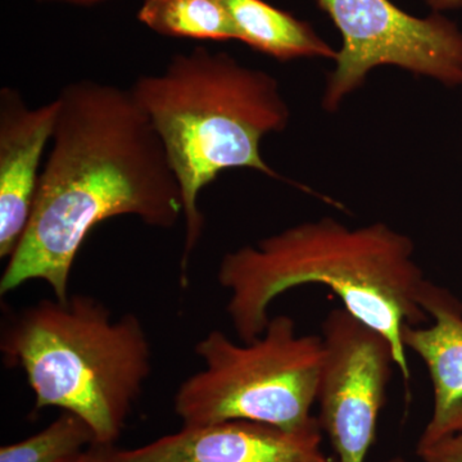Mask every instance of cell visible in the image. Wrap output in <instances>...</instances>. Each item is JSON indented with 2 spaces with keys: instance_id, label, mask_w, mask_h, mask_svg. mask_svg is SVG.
<instances>
[{
  "instance_id": "obj_1",
  "label": "cell",
  "mask_w": 462,
  "mask_h": 462,
  "mask_svg": "<svg viewBox=\"0 0 462 462\" xmlns=\"http://www.w3.org/2000/svg\"><path fill=\"white\" fill-rule=\"evenodd\" d=\"M32 217L0 279L2 296L30 281L69 297L84 240L109 218L134 216L170 230L184 199L162 142L132 89L100 81L67 84Z\"/></svg>"
},
{
  "instance_id": "obj_2",
  "label": "cell",
  "mask_w": 462,
  "mask_h": 462,
  "mask_svg": "<svg viewBox=\"0 0 462 462\" xmlns=\"http://www.w3.org/2000/svg\"><path fill=\"white\" fill-rule=\"evenodd\" d=\"M413 254L411 238L387 224L349 227L321 217L225 254L217 282L229 294L225 310L245 343L266 330L270 306L282 294L310 284L331 289L343 309L389 340L409 382L402 331L428 319L420 305L428 279Z\"/></svg>"
},
{
  "instance_id": "obj_3",
  "label": "cell",
  "mask_w": 462,
  "mask_h": 462,
  "mask_svg": "<svg viewBox=\"0 0 462 462\" xmlns=\"http://www.w3.org/2000/svg\"><path fill=\"white\" fill-rule=\"evenodd\" d=\"M130 89L153 124L180 185L185 285L188 264L205 229L200 193L230 169L254 170L287 181L263 160L261 143L287 129L291 109L269 72L205 47L173 54L161 74L141 76Z\"/></svg>"
},
{
  "instance_id": "obj_4",
  "label": "cell",
  "mask_w": 462,
  "mask_h": 462,
  "mask_svg": "<svg viewBox=\"0 0 462 462\" xmlns=\"http://www.w3.org/2000/svg\"><path fill=\"white\" fill-rule=\"evenodd\" d=\"M0 351L5 364L25 373L36 410L76 413L102 446L121 437L153 369L141 319H116L88 294L26 307L3 329Z\"/></svg>"
},
{
  "instance_id": "obj_5",
  "label": "cell",
  "mask_w": 462,
  "mask_h": 462,
  "mask_svg": "<svg viewBox=\"0 0 462 462\" xmlns=\"http://www.w3.org/2000/svg\"><path fill=\"white\" fill-rule=\"evenodd\" d=\"M205 367L181 383L173 410L184 427L227 420L285 430L312 427L324 360L321 336L300 334L293 318L270 319L252 342L211 330L194 348Z\"/></svg>"
},
{
  "instance_id": "obj_6",
  "label": "cell",
  "mask_w": 462,
  "mask_h": 462,
  "mask_svg": "<svg viewBox=\"0 0 462 462\" xmlns=\"http://www.w3.org/2000/svg\"><path fill=\"white\" fill-rule=\"evenodd\" d=\"M342 35L321 106L336 114L376 67L393 66L462 87V30L443 14L416 17L391 0H318Z\"/></svg>"
},
{
  "instance_id": "obj_7",
  "label": "cell",
  "mask_w": 462,
  "mask_h": 462,
  "mask_svg": "<svg viewBox=\"0 0 462 462\" xmlns=\"http://www.w3.org/2000/svg\"><path fill=\"white\" fill-rule=\"evenodd\" d=\"M320 336L319 424L337 460L366 462L396 366L393 346L343 307L327 315Z\"/></svg>"
},
{
  "instance_id": "obj_8",
  "label": "cell",
  "mask_w": 462,
  "mask_h": 462,
  "mask_svg": "<svg viewBox=\"0 0 462 462\" xmlns=\"http://www.w3.org/2000/svg\"><path fill=\"white\" fill-rule=\"evenodd\" d=\"M319 421L300 430L227 420L184 427L133 449L115 448L120 462H325Z\"/></svg>"
},
{
  "instance_id": "obj_9",
  "label": "cell",
  "mask_w": 462,
  "mask_h": 462,
  "mask_svg": "<svg viewBox=\"0 0 462 462\" xmlns=\"http://www.w3.org/2000/svg\"><path fill=\"white\" fill-rule=\"evenodd\" d=\"M58 109L57 98L32 108L14 88L0 90V258L14 254L32 217Z\"/></svg>"
},
{
  "instance_id": "obj_10",
  "label": "cell",
  "mask_w": 462,
  "mask_h": 462,
  "mask_svg": "<svg viewBox=\"0 0 462 462\" xmlns=\"http://www.w3.org/2000/svg\"><path fill=\"white\" fill-rule=\"evenodd\" d=\"M420 305L430 327L406 325V351L421 358L433 385V413L420 439L443 437L462 413V303L446 288L425 282Z\"/></svg>"
},
{
  "instance_id": "obj_11",
  "label": "cell",
  "mask_w": 462,
  "mask_h": 462,
  "mask_svg": "<svg viewBox=\"0 0 462 462\" xmlns=\"http://www.w3.org/2000/svg\"><path fill=\"white\" fill-rule=\"evenodd\" d=\"M233 21L238 42L279 62L300 58L336 60L334 50L306 21L264 0H220Z\"/></svg>"
},
{
  "instance_id": "obj_12",
  "label": "cell",
  "mask_w": 462,
  "mask_h": 462,
  "mask_svg": "<svg viewBox=\"0 0 462 462\" xmlns=\"http://www.w3.org/2000/svg\"><path fill=\"white\" fill-rule=\"evenodd\" d=\"M138 21L158 35L206 42H238L220 0H144Z\"/></svg>"
},
{
  "instance_id": "obj_13",
  "label": "cell",
  "mask_w": 462,
  "mask_h": 462,
  "mask_svg": "<svg viewBox=\"0 0 462 462\" xmlns=\"http://www.w3.org/2000/svg\"><path fill=\"white\" fill-rule=\"evenodd\" d=\"M97 445L96 434L76 413L63 411L33 436L3 446L0 462H65Z\"/></svg>"
},
{
  "instance_id": "obj_14",
  "label": "cell",
  "mask_w": 462,
  "mask_h": 462,
  "mask_svg": "<svg viewBox=\"0 0 462 462\" xmlns=\"http://www.w3.org/2000/svg\"><path fill=\"white\" fill-rule=\"evenodd\" d=\"M424 462H462V434H447L437 439H419L416 448Z\"/></svg>"
},
{
  "instance_id": "obj_15",
  "label": "cell",
  "mask_w": 462,
  "mask_h": 462,
  "mask_svg": "<svg viewBox=\"0 0 462 462\" xmlns=\"http://www.w3.org/2000/svg\"><path fill=\"white\" fill-rule=\"evenodd\" d=\"M65 462H120L115 456L114 446L93 445L81 454Z\"/></svg>"
},
{
  "instance_id": "obj_16",
  "label": "cell",
  "mask_w": 462,
  "mask_h": 462,
  "mask_svg": "<svg viewBox=\"0 0 462 462\" xmlns=\"http://www.w3.org/2000/svg\"><path fill=\"white\" fill-rule=\"evenodd\" d=\"M433 12L443 14L447 11L462 9V0H422Z\"/></svg>"
},
{
  "instance_id": "obj_17",
  "label": "cell",
  "mask_w": 462,
  "mask_h": 462,
  "mask_svg": "<svg viewBox=\"0 0 462 462\" xmlns=\"http://www.w3.org/2000/svg\"><path fill=\"white\" fill-rule=\"evenodd\" d=\"M44 2L66 3V5H84V7H89V5H99V3L107 2V0H44Z\"/></svg>"
},
{
  "instance_id": "obj_18",
  "label": "cell",
  "mask_w": 462,
  "mask_h": 462,
  "mask_svg": "<svg viewBox=\"0 0 462 462\" xmlns=\"http://www.w3.org/2000/svg\"><path fill=\"white\" fill-rule=\"evenodd\" d=\"M452 433L462 434V413L454 422H452L451 427H449L448 431H447V434ZM447 434H445V436H447Z\"/></svg>"
},
{
  "instance_id": "obj_19",
  "label": "cell",
  "mask_w": 462,
  "mask_h": 462,
  "mask_svg": "<svg viewBox=\"0 0 462 462\" xmlns=\"http://www.w3.org/2000/svg\"><path fill=\"white\" fill-rule=\"evenodd\" d=\"M383 462H409V461L404 460V458H402V457H397V456H396V457L388 458V460H385Z\"/></svg>"
},
{
  "instance_id": "obj_20",
  "label": "cell",
  "mask_w": 462,
  "mask_h": 462,
  "mask_svg": "<svg viewBox=\"0 0 462 462\" xmlns=\"http://www.w3.org/2000/svg\"><path fill=\"white\" fill-rule=\"evenodd\" d=\"M325 462H339V461L337 460L336 456H329V457H328V460Z\"/></svg>"
}]
</instances>
